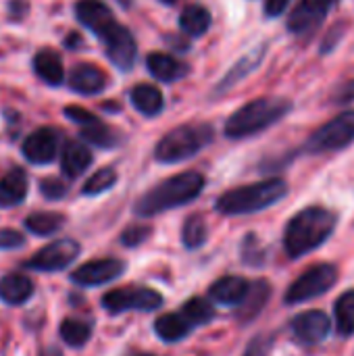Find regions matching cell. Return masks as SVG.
<instances>
[{"mask_svg": "<svg viewBox=\"0 0 354 356\" xmlns=\"http://www.w3.org/2000/svg\"><path fill=\"white\" fill-rule=\"evenodd\" d=\"M336 229V215L323 207H309L300 213H296L284 232V248L290 259L305 257L319 246L325 244V240Z\"/></svg>", "mask_w": 354, "mask_h": 356, "instance_id": "obj_1", "label": "cell"}, {"mask_svg": "<svg viewBox=\"0 0 354 356\" xmlns=\"http://www.w3.org/2000/svg\"><path fill=\"white\" fill-rule=\"evenodd\" d=\"M204 190V177L196 171L177 173L152 190H148L134 207V213L138 217H154L159 213L184 207L192 202L200 192Z\"/></svg>", "mask_w": 354, "mask_h": 356, "instance_id": "obj_2", "label": "cell"}, {"mask_svg": "<svg viewBox=\"0 0 354 356\" xmlns=\"http://www.w3.org/2000/svg\"><path fill=\"white\" fill-rule=\"evenodd\" d=\"M288 194V184L284 179H265L259 184L227 190L215 202L221 215H250L277 204Z\"/></svg>", "mask_w": 354, "mask_h": 356, "instance_id": "obj_3", "label": "cell"}, {"mask_svg": "<svg viewBox=\"0 0 354 356\" xmlns=\"http://www.w3.org/2000/svg\"><path fill=\"white\" fill-rule=\"evenodd\" d=\"M292 104L286 98H257L244 106H240L227 121H225V136L240 140L257 136L259 131L271 127L280 119L290 113Z\"/></svg>", "mask_w": 354, "mask_h": 356, "instance_id": "obj_4", "label": "cell"}, {"mask_svg": "<svg viewBox=\"0 0 354 356\" xmlns=\"http://www.w3.org/2000/svg\"><path fill=\"white\" fill-rule=\"evenodd\" d=\"M215 138V129L209 123H186L179 125L171 131H167L156 148H154V159L159 163H182L186 159H192L198 154L202 148H207Z\"/></svg>", "mask_w": 354, "mask_h": 356, "instance_id": "obj_5", "label": "cell"}, {"mask_svg": "<svg viewBox=\"0 0 354 356\" xmlns=\"http://www.w3.org/2000/svg\"><path fill=\"white\" fill-rule=\"evenodd\" d=\"M336 282H338V269L334 265H330V263L313 265L307 271H303L300 277L288 288L286 302L298 305V302L313 300V298L325 294Z\"/></svg>", "mask_w": 354, "mask_h": 356, "instance_id": "obj_6", "label": "cell"}, {"mask_svg": "<svg viewBox=\"0 0 354 356\" xmlns=\"http://www.w3.org/2000/svg\"><path fill=\"white\" fill-rule=\"evenodd\" d=\"M354 142V111L340 113L325 125H321L307 142L311 152H330L342 150Z\"/></svg>", "mask_w": 354, "mask_h": 356, "instance_id": "obj_7", "label": "cell"}, {"mask_svg": "<svg viewBox=\"0 0 354 356\" xmlns=\"http://www.w3.org/2000/svg\"><path fill=\"white\" fill-rule=\"evenodd\" d=\"M163 305V296L150 288H119L102 296V307L111 315L127 311H154Z\"/></svg>", "mask_w": 354, "mask_h": 356, "instance_id": "obj_8", "label": "cell"}, {"mask_svg": "<svg viewBox=\"0 0 354 356\" xmlns=\"http://www.w3.org/2000/svg\"><path fill=\"white\" fill-rule=\"evenodd\" d=\"M81 252V246L75 240H56L42 250H38L29 261L23 263L25 269L29 271H42V273H54L67 269Z\"/></svg>", "mask_w": 354, "mask_h": 356, "instance_id": "obj_9", "label": "cell"}, {"mask_svg": "<svg viewBox=\"0 0 354 356\" xmlns=\"http://www.w3.org/2000/svg\"><path fill=\"white\" fill-rule=\"evenodd\" d=\"M98 40L104 44L106 56L117 69L129 71L134 67L138 48H136V40H134V35H131V31L127 27H123L121 23L115 21Z\"/></svg>", "mask_w": 354, "mask_h": 356, "instance_id": "obj_10", "label": "cell"}, {"mask_svg": "<svg viewBox=\"0 0 354 356\" xmlns=\"http://www.w3.org/2000/svg\"><path fill=\"white\" fill-rule=\"evenodd\" d=\"M338 0H300L288 17V29L296 35H307L317 29Z\"/></svg>", "mask_w": 354, "mask_h": 356, "instance_id": "obj_11", "label": "cell"}, {"mask_svg": "<svg viewBox=\"0 0 354 356\" xmlns=\"http://www.w3.org/2000/svg\"><path fill=\"white\" fill-rule=\"evenodd\" d=\"M125 271V263L119 259H98L83 263L71 273V282L81 288H94L117 280Z\"/></svg>", "mask_w": 354, "mask_h": 356, "instance_id": "obj_12", "label": "cell"}, {"mask_svg": "<svg viewBox=\"0 0 354 356\" xmlns=\"http://www.w3.org/2000/svg\"><path fill=\"white\" fill-rule=\"evenodd\" d=\"M23 156L31 165H48L58 152V134L52 127H40L23 140Z\"/></svg>", "mask_w": 354, "mask_h": 356, "instance_id": "obj_13", "label": "cell"}, {"mask_svg": "<svg viewBox=\"0 0 354 356\" xmlns=\"http://www.w3.org/2000/svg\"><path fill=\"white\" fill-rule=\"evenodd\" d=\"M332 332V321L321 311H309L292 321V334L303 344H319L323 342Z\"/></svg>", "mask_w": 354, "mask_h": 356, "instance_id": "obj_14", "label": "cell"}, {"mask_svg": "<svg viewBox=\"0 0 354 356\" xmlns=\"http://www.w3.org/2000/svg\"><path fill=\"white\" fill-rule=\"evenodd\" d=\"M75 17L83 27L94 31L98 38L115 23L111 8L100 0H79L75 4Z\"/></svg>", "mask_w": 354, "mask_h": 356, "instance_id": "obj_15", "label": "cell"}, {"mask_svg": "<svg viewBox=\"0 0 354 356\" xmlns=\"http://www.w3.org/2000/svg\"><path fill=\"white\" fill-rule=\"evenodd\" d=\"M69 88L81 96H94L106 88V75L100 67L81 63V65L73 67V71L69 75Z\"/></svg>", "mask_w": 354, "mask_h": 356, "instance_id": "obj_16", "label": "cell"}, {"mask_svg": "<svg viewBox=\"0 0 354 356\" xmlns=\"http://www.w3.org/2000/svg\"><path fill=\"white\" fill-rule=\"evenodd\" d=\"M209 292H211V298L217 300L219 305L236 307L248 296L250 282H246L244 277H238V275H227V277H221L219 282H215Z\"/></svg>", "mask_w": 354, "mask_h": 356, "instance_id": "obj_17", "label": "cell"}, {"mask_svg": "<svg viewBox=\"0 0 354 356\" xmlns=\"http://www.w3.org/2000/svg\"><path fill=\"white\" fill-rule=\"evenodd\" d=\"M33 296V282L23 273H8L0 280V300L10 307H21Z\"/></svg>", "mask_w": 354, "mask_h": 356, "instance_id": "obj_18", "label": "cell"}, {"mask_svg": "<svg viewBox=\"0 0 354 356\" xmlns=\"http://www.w3.org/2000/svg\"><path fill=\"white\" fill-rule=\"evenodd\" d=\"M27 175L21 167L10 169L2 179H0V209H10L17 207L25 200L27 196Z\"/></svg>", "mask_w": 354, "mask_h": 356, "instance_id": "obj_19", "label": "cell"}, {"mask_svg": "<svg viewBox=\"0 0 354 356\" xmlns=\"http://www.w3.org/2000/svg\"><path fill=\"white\" fill-rule=\"evenodd\" d=\"M92 165V152L81 142H67L61 152V169L67 177L75 179Z\"/></svg>", "mask_w": 354, "mask_h": 356, "instance_id": "obj_20", "label": "cell"}, {"mask_svg": "<svg viewBox=\"0 0 354 356\" xmlns=\"http://www.w3.org/2000/svg\"><path fill=\"white\" fill-rule=\"evenodd\" d=\"M129 100H131L134 108L146 117H156L165 106L161 90L152 83H138L136 88H131Z\"/></svg>", "mask_w": 354, "mask_h": 356, "instance_id": "obj_21", "label": "cell"}, {"mask_svg": "<svg viewBox=\"0 0 354 356\" xmlns=\"http://www.w3.org/2000/svg\"><path fill=\"white\" fill-rule=\"evenodd\" d=\"M146 67L152 73V77H156L159 81H177L188 73V67L179 60H175L173 56L165 54V52H152L146 58Z\"/></svg>", "mask_w": 354, "mask_h": 356, "instance_id": "obj_22", "label": "cell"}, {"mask_svg": "<svg viewBox=\"0 0 354 356\" xmlns=\"http://www.w3.org/2000/svg\"><path fill=\"white\" fill-rule=\"evenodd\" d=\"M33 69L38 73L40 79H44L48 86H61L65 79V69H63V60L54 50H40L33 58Z\"/></svg>", "mask_w": 354, "mask_h": 356, "instance_id": "obj_23", "label": "cell"}, {"mask_svg": "<svg viewBox=\"0 0 354 356\" xmlns=\"http://www.w3.org/2000/svg\"><path fill=\"white\" fill-rule=\"evenodd\" d=\"M154 332L163 342L173 344V342L184 340L192 332V323L182 313H177V315H173V313L171 315H161L154 321Z\"/></svg>", "mask_w": 354, "mask_h": 356, "instance_id": "obj_24", "label": "cell"}, {"mask_svg": "<svg viewBox=\"0 0 354 356\" xmlns=\"http://www.w3.org/2000/svg\"><path fill=\"white\" fill-rule=\"evenodd\" d=\"M179 27L190 38L204 35L211 27V13L200 4H190L184 8V13L179 17Z\"/></svg>", "mask_w": 354, "mask_h": 356, "instance_id": "obj_25", "label": "cell"}, {"mask_svg": "<svg viewBox=\"0 0 354 356\" xmlns=\"http://www.w3.org/2000/svg\"><path fill=\"white\" fill-rule=\"evenodd\" d=\"M25 229L33 236H52L65 225V217L58 213H33L23 221Z\"/></svg>", "mask_w": 354, "mask_h": 356, "instance_id": "obj_26", "label": "cell"}, {"mask_svg": "<svg viewBox=\"0 0 354 356\" xmlns=\"http://www.w3.org/2000/svg\"><path fill=\"white\" fill-rule=\"evenodd\" d=\"M81 138L98 148H115L119 142H121V136L117 129L108 127L106 123L102 121H96L92 125H86L81 127Z\"/></svg>", "mask_w": 354, "mask_h": 356, "instance_id": "obj_27", "label": "cell"}, {"mask_svg": "<svg viewBox=\"0 0 354 356\" xmlns=\"http://www.w3.org/2000/svg\"><path fill=\"white\" fill-rule=\"evenodd\" d=\"M58 334L67 346L81 348L88 344V340L92 336V325L86 321H79V319H65L58 327Z\"/></svg>", "mask_w": 354, "mask_h": 356, "instance_id": "obj_28", "label": "cell"}, {"mask_svg": "<svg viewBox=\"0 0 354 356\" xmlns=\"http://www.w3.org/2000/svg\"><path fill=\"white\" fill-rule=\"evenodd\" d=\"M267 298H269V286H267L265 282L252 284L248 296L240 302V307H242V309H240V317H242L244 321L255 319V317L261 313V309L265 307Z\"/></svg>", "mask_w": 354, "mask_h": 356, "instance_id": "obj_29", "label": "cell"}, {"mask_svg": "<svg viewBox=\"0 0 354 356\" xmlns=\"http://www.w3.org/2000/svg\"><path fill=\"white\" fill-rule=\"evenodd\" d=\"M336 315V327L342 336H353L354 334V290L344 292L334 307Z\"/></svg>", "mask_w": 354, "mask_h": 356, "instance_id": "obj_30", "label": "cell"}, {"mask_svg": "<svg viewBox=\"0 0 354 356\" xmlns=\"http://www.w3.org/2000/svg\"><path fill=\"white\" fill-rule=\"evenodd\" d=\"M207 234H209V232H207L204 219H202L200 215H192V217H188L186 223H184L182 242H184L186 248L196 250V248H200V246L207 242Z\"/></svg>", "mask_w": 354, "mask_h": 356, "instance_id": "obj_31", "label": "cell"}, {"mask_svg": "<svg viewBox=\"0 0 354 356\" xmlns=\"http://www.w3.org/2000/svg\"><path fill=\"white\" fill-rule=\"evenodd\" d=\"M117 184V171L113 167H104V169H98L81 188L83 196H98L106 190H111L113 186Z\"/></svg>", "mask_w": 354, "mask_h": 356, "instance_id": "obj_32", "label": "cell"}, {"mask_svg": "<svg viewBox=\"0 0 354 356\" xmlns=\"http://www.w3.org/2000/svg\"><path fill=\"white\" fill-rule=\"evenodd\" d=\"M182 315L192 323V327L194 325H204V323H209L213 317H215V309L207 302V300H202V298H190L184 307H182Z\"/></svg>", "mask_w": 354, "mask_h": 356, "instance_id": "obj_33", "label": "cell"}, {"mask_svg": "<svg viewBox=\"0 0 354 356\" xmlns=\"http://www.w3.org/2000/svg\"><path fill=\"white\" fill-rule=\"evenodd\" d=\"M67 192H69V186L61 181L58 177H46L40 181V194L46 200H61L67 196Z\"/></svg>", "mask_w": 354, "mask_h": 356, "instance_id": "obj_34", "label": "cell"}, {"mask_svg": "<svg viewBox=\"0 0 354 356\" xmlns=\"http://www.w3.org/2000/svg\"><path fill=\"white\" fill-rule=\"evenodd\" d=\"M261 56H263V52H259V54H255V56L250 54V56H248V58H244V60H242V63H240L238 67H234V71H232V73H230V75H227V77L223 79V86L219 88V92L227 90L230 86H234V81H238L240 77H244V75H246V73H248L250 69H255V65H257V63L261 60Z\"/></svg>", "mask_w": 354, "mask_h": 356, "instance_id": "obj_35", "label": "cell"}, {"mask_svg": "<svg viewBox=\"0 0 354 356\" xmlns=\"http://www.w3.org/2000/svg\"><path fill=\"white\" fill-rule=\"evenodd\" d=\"M152 234V229L148 225H131L127 227L123 234H121V244L127 246V248H134V246H140L142 242H146V238Z\"/></svg>", "mask_w": 354, "mask_h": 356, "instance_id": "obj_36", "label": "cell"}, {"mask_svg": "<svg viewBox=\"0 0 354 356\" xmlns=\"http://www.w3.org/2000/svg\"><path fill=\"white\" fill-rule=\"evenodd\" d=\"M25 244V236L17 229H0V250H15Z\"/></svg>", "mask_w": 354, "mask_h": 356, "instance_id": "obj_37", "label": "cell"}, {"mask_svg": "<svg viewBox=\"0 0 354 356\" xmlns=\"http://www.w3.org/2000/svg\"><path fill=\"white\" fill-rule=\"evenodd\" d=\"M65 117H67V119H71L73 123L81 125V127L92 125V123H96V121H98L90 111H86V108H81V106H67V108H65Z\"/></svg>", "mask_w": 354, "mask_h": 356, "instance_id": "obj_38", "label": "cell"}, {"mask_svg": "<svg viewBox=\"0 0 354 356\" xmlns=\"http://www.w3.org/2000/svg\"><path fill=\"white\" fill-rule=\"evenodd\" d=\"M27 10H29V4H25V0H10L8 2V19H13V21H19Z\"/></svg>", "mask_w": 354, "mask_h": 356, "instance_id": "obj_39", "label": "cell"}, {"mask_svg": "<svg viewBox=\"0 0 354 356\" xmlns=\"http://www.w3.org/2000/svg\"><path fill=\"white\" fill-rule=\"evenodd\" d=\"M288 4H290V0H265V15L267 17H280Z\"/></svg>", "mask_w": 354, "mask_h": 356, "instance_id": "obj_40", "label": "cell"}, {"mask_svg": "<svg viewBox=\"0 0 354 356\" xmlns=\"http://www.w3.org/2000/svg\"><path fill=\"white\" fill-rule=\"evenodd\" d=\"M342 31H344V25H342V27H338V29L334 27V29L330 31V35H328V38H325V42H323V52H330V50L334 48V42L338 44V40L342 38Z\"/></svg>", "mask_w": 354, "mask_h": 356, "instance_id": "obj_41", "label": "cell"}, {"mask_svg": "<svg viewBox=\"0 0 354 356\" xmlns=\"http://www.w3.org/2000/svg\"><path fill=\"white\" fill-rule=\"evenodd\" d=\"M65 44H67V48L75 50L77 46H81V44H83V40H81V35H79V33H71V35L65 40Z\"/></svg>", "mask_w": 354, "mask_h": 356, "instance_id": "obj_42", "label": "cell"}, {"mask_svg": "<svg viewBox=\"0 0 354 356\" xmlns=\"http://www.w3.org/2000/svg\"><path fill=\"white\" fill-rule=\"evenodd\" d=\"M40 356H63V353H61L56 346H48V348H44V350L40 353Z\"/></svg>", "mask_w": 354, "mask_h": 356, "instance_id": "obj_43", "label": "cell"}, {"mask_svg": "<svg viewBox=\"0 0 354 356\" xmlns=\"http://www.w3.org/2000/svg\"><path fill=\"white\" fill-rule=\"evenodd\" d=\"M161 2H163V4H175L177 0H161Z\"/></svg>", "mask_w": 354, "mask_h": 356, "instance_id": "obj_44", "label": "cell"}, {"mask_svg": "<svg viewBox=\"0 0 354 356\" xmlns=\"http://www.w3.org/2000/svg\"><path fill=\"white\" fill-rule=\"evenodd\" d=\"M138 356H154V355H138Z\"/></svg>", "mask_w": 354, "mask_h": 356, "instance_id": "obj_45", "label": "cell"}]
</instances>
